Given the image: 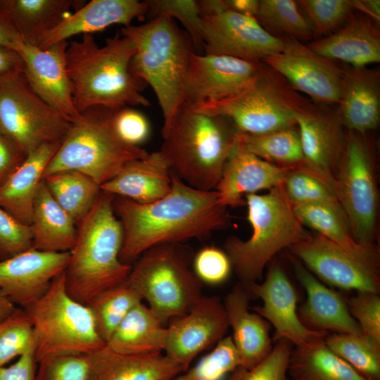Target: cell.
<instances>
[{"label":"cell","mask_w":380,"mask_h":380,"mask_svg":"<svg viewBox=\"0 0 380 380\" xmlns=\"http://www.w3.org/2000/svg\"><path fill=\"white\" fill-rule=\"evenodd\" d=\"M136 52L132 42L118 33L99 46L91 34L68 44L67 72L79 113L92 107L111 110L142 106L148 100L141 94L145 83L134 76L130 62Z\"/></svg>","instance_id":"2"},{"label":"cell","mask_w":380,"mask_h":380,"mask_svg":"<svg viewBox=\"0 0 380 380\" xmlns=\"http://www.w3.org/2000/svg\"><path fill=\"white\" fill-rule=\"evenodd\" d=\"M296 127L258 134L237 132L236 139L249 152L265 161L281 167H298L303 164L304 158Z\"/></svg>","instance_id":"36"},{"label":"cell","mask_w":380,"mask_h":380,"mask_svg":"<svg viewBox=\"0 0 380 380\" xmlns=\"http://www.w3.org/2000/svg\"><path fill=\"white\" fill-rule=\"evenodd\" d=\"M121 34L135 46L131 71L153 89L163 113V127H166L186 101L185 84L194 52L193 42L175 20L165 15L143 25L123 27Z\"/></svg>","instance_id":"5"},{"label":"cell","mask_w":380,"mask_h":380,"mask_svg":"<svg viewBox=\"0 0 380 380\" xmlns=\"http://www.w3.org/2000/svg\"><path fill=\"white\" fill-rule=\"evenodd\" d=\"M141 302V296L127 279L101 291L87 304L106 343L129 312Z\"/></svg>","instance_id":"37"},{"label":"cell","mask_w":380,"mask_h":380,"mask_svg":"<svg viewBox=\"0 0 380 380\" xmlns=\"http://www.w3.org/2000/svg\"><path fill=\"white\" fill-rule=\"evenodd\" d=\"M172 187L171 170L160 151L127 163L101 189L114 196L148 204L167 195Z\"/></svg>","instance_id":"28"},{"label":"cell","mask_w":380,"mask_h":380,"mask_svg":"<svg viewBox=\"0 0 380 380\" xmlns=\"http://www.w3.org/2000/svg\"><path fill=\"white\" fill-rule=\"evenodd\" d=\"M32 247L31 227L21 223L0 207L1 260L13 257Z\"/></svg>","instance_id":"50"},{"label":"cell","mask_w":380,"mask_h":380,"mask_svg":"<svg viewBox=\"0 0 380 380\" xmlns=\"http://www.w3.org/2000/svg\"><path fill=\"white\" fill-rule=\"evenodd\" d=\"M24 42L8 13L0 5V46L18 52Z\"/></svg>","instance_id":"54"},{"label":"cell","mask_w":380,"mask_h":380,"mask_svg":"<svg viewBox=\"0 0 380 380\" xmlns=\"http://www.w3.org/2000/svg\"><path fill=\"white\" fill-rule=\"evenodd\" d=\"M228 8L240 14L256 17L260 5L258 0H224Z\"/></svg>","instance_id":"56"},{"label":"cell","mask_w":380,"mask_h":380,"mask_svg":"<svg viewBox=\"0 0 380 380\" xmlns=\"http://www.w3.org/2000/svg\"><path fill=\"white\" fill-rule=\"evenodd\" d=\"M251 296L238 283L226 296L224 306L233 342L241 359V366L249 369L262 360L272 350L270 324L250 309Z\"/></svg>","instance_id":"25"},{"label":"cell","mask_w":380,"mask_h":380,"mask_svg":"<svg viewBox=\"0 0 380 380\" xmlns=\"http://www.w3.org/2000/svg\"><path fill=\"white\" fill-rule=\"evenodd\" d=\"M70 255V251L47 252L32 247L1 260L0 291L15 305L27 308L65 270Z\"/></svg>","instance_id":"19"},{"label":"cell","mask_w":380,"mask_h":380,"mask_svg":"<svg viewBox=\"0 0 380 380\" xmlns=\"http://www.w3.org/2000/svg\"><path fill=\"white\" fill-rule=\"evenodd\" d=\"M192 268L199 280L209 285L222 284L232 270L226 253L213 246L203 247L194 255Z\"/></svg>","instance_id":"49"},{"label":"cell","mask_w":380,"mask_h":380,"mask_svg":"<svg viewBox=\"0 0 380 380\" xmlns=\"http://www.w3.org/2000/svg\"><path fill=\"white\" fill-rule=\"evenodd\" d=\"M283 80L266 65L234 96L191 106L199 112L227 118L241 133L258 134L296 127L297 114L309 104Z\"/></svg>","instance_id":"10"},{"label":"cell","mask_w":380,"mask_h":380,"mask_svg":"<svg viewBox=\"0 0 380 380\" xmlns=\"http://www.w3.org/2000/svg\"><path fill=\"white\" fill-rule=\"evenodd\" d=\"M243 285L251 298L262 300V305L250 307V309L274 328V341L285 338L293 346L299 347L309 345L329 334L310 330L300 321L296 289L284 270L275 261L269 266L262 282Z\"/></svg>","instance_id":"18"},{"label":"cell","mask_w":380,"mask_h":380,"mask_svg":"<svg viewBox=\"0 0 380 380\" xmlns=\"http://www.w3.org/2000/svg\"><path fill=\"white\" fill-rule=\"evenodd\" d=\"M332 189L354 240L360 244L376 243L378 190L374 154L365 134H346Z\"/></svg>","instance_id":"11"},{"label":"cell","mask_w":380,"mask_h":380,"mask_svg":"<svg viewBox=\"0 0 380 380\" xmlns=\"http://www.w3.org/2000/svg\"><path fill=\"white\" fill-rule=\"evenodd\" d=\"M262 63L193 52L185 84L186 102L198 106L234 96L258 76L264 67Z\"/></svg>","instance_id":"17"},{"label":"cell","mask_w":380,"mask_h":380,"mask_svg":"<svg viewBox=\"0 0 380 380\" xmlns=\"http://www.w3.org/2000/svg\"><path fill=\"white\" fill-rule=\"evenodd\" d=\"M34 344L32 326L24 308H16L0 321V367L21 356Z\"/></svg>","instance_id":"43"},{"label":"cell","mask_w":380,"mask_h":380,"mask_svg":"<svg viewBox=\"0 0 380 380\" xmlns=\"http://www.w3.org/2000/svg\"><path fill=\"white\" fill-rule=\"evenodd\" d=\"M241 366V359L232 336L222 338L193 367L173 380H222Z\"/></svg>","instance_id":"41"},{"label":"cell","mask_w":380,"mask_h":380,"mask_svg":"<svg viewBox=\"0 0 380 380\" xmlns=\"http://www.w3.org/2000/svg\"><path fill=\"white\" fill-rule=\"evenodd\" d=\"M236 133L227 118L199 112L185 101L163 127L160 151L171 172L185 184L201 191L215 190Z\"/></svg>","instance_id":"3"},{"label":"cell","mask_w":380,"mask_h":380,"mask_svg":"<svg viewBox=\"0 0 380 380\" xmlns=\"http://www.w3.org/2000/svg\"><path fill=\"white\" fill-rule=\"evenodd\" d=\"M143 302L135 305L115 330L106 346L116 353L146 355L163 353L166 327Z\"/></svg>","instance_id":"32"},{"label":"cell","mask_w":380,"mask_h":380,"mask_svg":"<svg viewBox=\"0 0 380 380\" xmlns=\"http://www.w3.org/2000/svg\"><path fill=\"white\" fill-rule=\"evenodd\" d=\"M85 3L84 0L0 1L27 43L55 27Z\"/></svg>","instance_id":"33"},{"label":"cell","mask_w":380,"mask_h":380,"mask_svg":"<svg viewBox=\"0 0 380 380\" xmlns=\"http://www.w3.org/2000/svg\"><path fill=\"white\" fill-rule=\"evenodd\" d=\"M312 274L343 290L380 291V255L376 243L357 250L344 248L317 234L289 248Z\"/></svg>","instance_id":"13"},{"label":"cell","mask_w":380,"mask_h":380,"mask_svg":"<svg viewBox=\"0 0 380 380\" xmlns=\"http://www.w3.org/2000/svg\"><path fill=\"white\" fill-rule=\"evenodd\" d=\"M30 227L35 249L67 252L75 245L77 226L53 198L43 179L34 198Z\"/></svg>","instance_id":"31"},{"label":"cell","mask_w":380,"mask_h":380,"mask_svg":"<svg viewBox=\"0 0 380 380\" xmlns=\"http://www.w3.org/2000/svg\"><path fill=\"white\" fill-rule=\"evenodd\" d=\"M61 143L46 144L28 153L0 185V207L30 226L34 198L45 168Z\"/></svg>","instance_id":"30"},{"label":"cell","mask_w":380,"mask_h":380,"mask_svg":"<svg viewBox=\"0 0 380 380\" xmlns=\"http://www.w3.org/2000/svg\"><path fill=\"white\" fill-rule=\"evenodd\" d=\"M24 309L32 326L37 362L61 355H88L106 346L89 308L68 293L65 271L39 299Z\"/></svg>","instance_id":"9"},{"label":"cell","mask_w":380,"mask_h":380,"mask_svg":"<svg viewBox=\"0 0 380 380\" xmlns=\"http://www.w3.org/2000/svg\"><path fill=\"white\" fill-rule=\"evenodd\" d=\"M289 258L307 295L305 301L297 309L302 324L315 331L362 334L341 294L321 282L297 258L291 255Z\"/></svg>","instance_id":"24"},{"label":"cell","mask_w":380,"mask_h":380,"mask_svg":"<svg viewBox=\"0 0 380 380\" xmlns=\"http://www.w3.org/2000/svg\"><path fill=\"white\" fill-rule=\"evenodd\" d=\"M198 3L205 53L262 62L283 49L281 37L266 31L256 18L230 10L224 0H203Z\"/></svg>","instance_id":"14"},{"label":"cell","mask_w":380,"mask_h":380,"mask_svg":"<svg viewBox=\"0 0 380 380\" xmlns=\"http://www.w3.org/2000/svg\"><path fill=\"white\" fill-rule=\"evenodd\" d=\"M374 24L368 18L352 14L338 30L307 46L330 60L366 68L380 61V32Z\"/></svg>","instance_id":"29"},{"label":"cell","mask_w":380,"mask_h":380,"mask_svg":"<svg viewBox=\"0 0 380 380\" xmlns=\"http://www.w3.org/2000/svg\"><path fill=\"white\" fill-rule=\"evenodd\" d=\"M325 344L368 380H380V341L361 334H328Z\"/></svg>","instance_id":"39"},{"label":"cell","mask_w":380,"mask_h":380,"mask_svg":"<svg viewBox=\"0 0 380 380\" xmlns=\"http://www.w3.org/2000/svg\"><path fill=\"white\" fill-rule=\"evenodd\" d=\"M24 63L15 51L0 46V77L23 72Z\"/></svg>","instance_id":"55"},{"label":"cell","mask_w":380,"mask_h":380,"mask_svg":"<svg viewBox=\"0 0 380 380\" xmlns=\"http://www.w3.org/2000/svg\"><path fill=\"white\" fill-rule=\"evenodd\" d=\"M16 308L0 291V321L9 316Z\"/></svg>","instance_id":"58"},{"label":"cell","mask_w":380,"mask_h":380,"mask_svg":"<svg viewBox=\"0 0 380 380\" xmlns=\"http://www.w3.org/2000/svg\"><path fill=\"white\" fill-rule=\"evenodd\" d=\"M293 345L285 338L275 341L270 353L258 364L237 367L227 380H291L289 363Z\"/></svg>","instance_id":"44"},{"label":"cell","mask_w":380,"mask_h":380,"mask_svg":"<svg viewBox=\"0 0 380 380\" xmlns=\"http://www.w3.org/2000/svg\"><path fill=\"white\" fill-rule=\"evenodd\" d=\"M87 372V355L51 356L38 362L35 380H86Z\"/></svg>","instance_id":"47"},{"label":"cell","mask_w":380,"mask_h":380,"mask_svg":"<svg viewBox=\"0 0 380 380\" xmlns=\"http://www.w3.org/2000/svg\"><path fill=\"white\" fill-rule=\"evenodd\" d=\"M87 359L86 380H173L184 372L163 353L122 354L105 346Z\"/></svg>","instance_id":"26"},{"label":"cell","mask_w":380,"mask_h":380,"mask_svg":"<svg viewBox=\"0 0 380 380\" xmlns=\"http://www.w3.org/2000/svg\"><path fill=\"white\" fill-rule=\"evenodd\" d=\"M114 195L101 191L77 225V238L65 270L70 296L87 305L101 291L128 277L132 265L120 259L123 229L113 208Z\"/></svg>","instance_id":"4"},{"label":"cell","mask_w":380,"mask_h":380,"mask_svg":"<svg viewBox=\"0 0 380 380\" xmlns=\"http://www.w3.org/2000/svg\"><path fill=\"white\" fill-rule=\"evenodd\" d=\"M292 205L303 225L311 227L331 241L351 250L359 249L365 245L354 240L346 215L340 205L327 203Z\"/></svg>","instance_id":"38"},{"label":"cell","mask_w":380,"mask_h":380,"mask_svg":"<svg viewBox=\"0 0 380 380\" xmlns=\"http://www.w3.org/2000/svg\"><path fill=\"white\" fill-rule=\"evenodd\" d=\"M296 120L303 165L332 189L346 137L336 112L327 113L308 105L297 114Z\"/></svg>","instance_id":"21"},{"label":"cell","mask_w":380,"mask_h":380,"mask_svg":"<svg viewBox=\"0 0 380 380\" xmlns=\"http://www.w3.org/2000/svg\"><path fill=\"white\" fill-rule=\"evenodd\" d=\"M245 200L251 236L246 241L229 236L224 243V251L243 284L260 280L265 267L278 252L310 236L297 217L283 184L265 194H248Z\"/></svg>","instance_id":"6"},{"label":"cell","mask_w":380,"mask_h":380,"mask_svg":"<svg viewBox=\"0 0 380 380\" xmlns=\"http://www.w3.org/2000/svg\"><path fill=\"white\" fill-rule=\"evenodd\" d=\"M350 314L362 333L380 341V296L378 293L357 291L346 300Z\"/></svg>","instance_id":"48"},{"label":"cell","mask_w":380,"mask_h":380,"mask_svg":"<svg viewBox=\"0 0 380 380\" xmlns=\"http://www.w3.org/2000/svg\"><path fill=\"white\" fill-rule=\"evenodd\" d=\"M148 10L146 1L91 0L29 44L46 49L74 35L91 34L115 24L127 27L134 19L144 18Z\"/></svg>","instance_id":"23"},{"label":"cell","mask_w":380,"mask_h":380,"mask_svg":"<svg viewBox=\"0 0 380 380\" xmlns=\"http://www.w3.org/2000/svg\"><path fill=\"white\" fill-rule=\"evenodd\" d=\"M67 41L40 49L24 42L18 53L24 63L23 74L33 91L70 122L80 113L75 107L72 85L67 72Z\"/></svg>","instance_id":"20"},{"label":"cell","mask_w":380,"mask_h":380,"mask_svg":"<svg viewBox=\"0 0 380 380\" xmlns=\"http://www.w3.org/2000/svg\"><path fill=\"white\" fill-rule=\"evenodd\" d=\"M293 0H260L256 19L267 31L298 41L309 40L314 30Z\"/></svg>","instance_id":"40"},{"label":"cell","mask_w":380,"mask_h":380,"mask_svg":"<svg viewBox=\"0 0 380 380\" xmlns=\"http://www.w3.org/2000/svg\"><path fill=\"white\" fill-rule=\"evenodd\" d=\"M229 327L221 299L202 296L187 312L170 321L163 353L184 372L198 354L224 338Z\"/></svg>","instance_id":"16"},{"label":"cell","mask_w":380,"mask_h":380,"mask_svg":"<svg viewBox=\"0 0 380 380\" xmlns=\"http://www.w3.org/2000/svg\"><path fill=\"white\" fill-rule=\"evenodd\" d=\"M354 9L366 14L369 19L376 25L380 20V1L379 0H354Z\"/></svg>","instance_id":"57"},{"label":"cell","mask_w":380,"mask_h":380,"mask_svg":"<svg viewBox=\"0 0 380 380\" xmlns=\"http://www.w3.org/2000/svg\"><path fill=\"white\" fill-rule=\"evenodd\" d=\"M338 104L340 122L350 131L365 134L376 128L380 119L379 70H345Z\"/></svg>","instance_id":"27"},{"label":"cell","mask_w":380,"mask_h":380,"mask_svg":"<svg viewBox=\"0 0 380 380\" xmlns=\"http://www.w3.org/2000/svg\"><path fill=\"white\" fill-rule=\"evenodd\" d=\"M147 15L153 18L165 15L178 20L189 35L194 48L203 47L201 20L198 1L148 0Z\"/></svg>","instance_id":"45"},{"label":"cell","mask_w":380,"mask_h":380,"mask_svg":"<svg viewBox=\"0 0 380 380\" xmlns=\"http://www.w3.org/2000/svg\"><path fill=\"white\" fill-rule=\"evenodd\" d=\"M71 123L33 91L23 72L0 77V134L25 156L61 143Z\"/></svg>","instance_id":"12"},{"label":"cell","mask_w":380,"mask_h":380,"mask_svg":"<svg viewBox=\"0 0 380 380\" xmlns=\"http://www.w3.org/2000/svg\"><path fill=\"white\" fill-rule=\"evenodd\" d=\"M114 111L92 107L81 113L46 165L42 179L56 172L77 171L101 187L127 163L146 157V150L126 143L118 135Z\"/></svg>","instance_id":"7"},{"label":"cell","mask_w":380,"mask_h":380,"mask_svg":"<svg viewBox=\"0 0 380 380\" xmlns=\"http://www.w3.org/2000/svg\"><path fill=\"white\" fill-rule=\"evenodd\" d=\"M26 156L0 134V185L23 163Z\"/></svg>","instance_id":"53"},{"label":"cell","mask_w":380,"mask_h":380,"mask_svg":"<svg viewBox=\"0 0 380 380\" xmlns=\"http://www.w3.org/2000/svg\"><path fill=\"white\" fill-rule=\"evenodd\" d=\"M192 248L166 243L144 252L132 265L127 280L165 324L187 312L203 296L192 268Z\"/></svg>","instance_id":"8"},{"label":"cell","mask_w":380,"mask_h":380,"mask_svg":"<svg viewBox=\"0 0 380 380\" xmlns=\"http://www.w3.org/2000/svg\"><path fill=\"white\" fill-rule=\"evenodd\" d=\"M283 49L262 63L281 76L293 90L305 94L315 101L338 103L345 70L300 41L281 37Z\"/></svg>","instance_id":"15"},{"label":"cell","mask_w":380,"mask_h":380,"mask_svg":"<svg viewBox=\"0 0 380 380\" xmlns=\"http://www.w3.org/2000/svg\"><path fill=\"white\" fill-rule=\"evenodd\" d=\"M292 168L260 158L249 152L236 135V142L215 189L219 202L227 208L246 205V195L282 184Z\"/></svg>","instance_id":"22"},{"label":"cell","mask_w":380,"mask_h":380,"mask_svg":"<svg viewBox=\"0 0 380 380\" xmlns=\"http://www.w3.org/2000/svg\"><path fill=\"white\" fill-rule=\"evenodd\" d=\"M314 32L324 34L337 28L353 14L354 0H299Z\"/></svg>","instance_id":"46"},{"label":"cell","mask_w":380,"mask_h":380,"mask_svg":"<svg viewBox=\"0 0 380 380\" xmlns=\"http://www.w3.org/2000/svg\"><path fill=\"white\" fill-rule=\"evenodd\" d=\"M113 123L120 138L126 143L139 146L150 134V124L140 111L125 107L114 111Z\"/></svg>","instance_id":"51"},{"label":"cell","mask_w":380,"mask_h":380,"mask_svg":"<svg viewBox=\"0 0 380 380\" xmlns=\"http://www.w3.org/2000/svg\"><path fill=\"white\" fill-rule=\"evenodd\" d=\"M38 364L34 344L9 367H0V380H35Z\"/></svg>","instance_id":"52"},{"label":"cell","mask_w":380,"mask_h":380,"mask_svg":"<svg viewBox=\"0 0 380 380\" xmlns=\"http://www.w3.org/2000/svg\"><path fill=\"white\" fill-rule=\"evenodd\" d=\"M171 178L170 193L151 203L114 196L113 210L123 229V263L132 265L152 247L203 239L229 226L227 208L219 202L216 190L194 189L172 172Z\"/></svg>","instance_id":"1"},{"label":"cell","mask_w":380,"mask_h":380,"mask_svg":"<svg viewBox=\"0 0 380 380\" xmlns=\"http://www.w3.org/2000/svg\"><path fill=\"white\" fill-rule=\"evenodd\" d=\"M283 187L292 205L327 203L340 205L332 189L303 164L289 171Z\"/></svg>","instance_id":"42"},{"label":"cell","mask_w":380,"mask_h":380,"mask_svg":"<svg viewBox=\"0 0 380 380\" xmlns=\"http://www.w3.org/2000/svg\"><path fill=\"white\" fill-rule=\"evenodd\" d=\"M49 191L77 226L95 203L100 186L89 176L77 171H64L45 177Z\"/></svg>","instance_id":"35"},{"label":"cell","mask_w":380,"mask_h":380,"mask_svg":"<svg viewBox=\"0 0 380 380\" xmlns=\"http://www.w3.org/2000/svg\"><path fill=\"white\" fill-rule=\"evenodd\" d=\"M325 337L307 346H293L288 369L290 379L368 380L331 350Z\"/></svg>","instance_id":"34"}]
</instances>
